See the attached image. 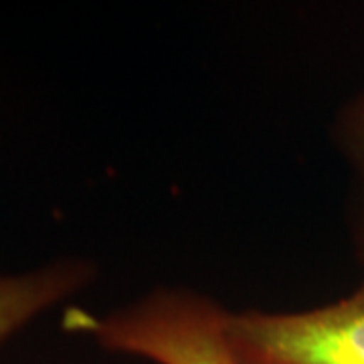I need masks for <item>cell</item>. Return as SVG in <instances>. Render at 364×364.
Returning a JSON list of instances; mask_svg holds the SVG:
<instances>
[{"label": "cell", "mask_w": 364, "mask_h": 364, "mask_svg": "<svg viewBox=\"0 0 364 364\" xmlns=\"http://www.w3.org/2000/svg\"><path fill=\"white\" fill-rule=\"evenodd\" d=\"M95 279L97 265L77 255L0 273V346L43 314L85 291Z\"/></svg>", "instance_id": "3"}, {"label": "cell", "mask_w": 364, "mask_h": 364, "mask_svg": "<svg viewBox=\"0 0 364 364\" xmlns=\"http://www.w3.org/2000/svg\"><path fill=\"white\" fill-rule=\"evenodd\" d=\"M330 138L346 172V225L352 251L364 267V87L340 105Z\"/></svg>", "instance_id": "4"}, {"label": "cell", "mask_w": 364, "mask_h": 364, "mask_svg": "<svg viewBox=\"0 0 364 364\" xmlns=\"http://www.w3.org/2000/svg\"><path fill=\"white\" fill-rule=\"evenodd\" d=\"M227 340L239 364H364V282L304 310H229Z\"/></svg>", "instance_id": "2"}, {"label": "cell", "mask_w": 364, "mask_h": 364, "mask_svg": "<svg viewBox=\"0 0 364 364\" xmlns=\"http://www.w3.org/2000/svg\"><path fill=\"white\" fill-rule=\"evenodd\" d=\"M221 301L188 286H156L114 310L69 306L61 326L102 350L152 364H239Z\"/></svg>", "instance_id": "1"}]
</instances>
